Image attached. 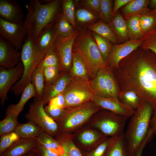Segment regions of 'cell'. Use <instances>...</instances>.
Instances as JSON below:
<instances>
[{
  "instance_id": "10",
  "label": "cell",
  "mask_w": 156,
  "mask_h": 156,
  "mask_svg": "<svg viewBox=\"0 0 156 156\" xmlns=\"http://www.w3.org/2000/svg\"><path fill=\"white\" fill-rule=\"evenodd\" d=\"M0 37L10 42L18 51L21 49L26 35L23 22L13 23L0 18Z\"/></svg>"
},
{
  "instance_id": "41",
  "label": "cell",
  "mask_w": 156,
  "mask_h": 156,
  "mask_svg": "<svg viewBox=\"0 0 156 156\" xmlns=\"http://www.w3.org/2000/svg\"><path fill=\"white\" fill-rule=\"evenodd\" d=\"M142 39L143 41L140 47L152 51L156 55V28L145 34Z\"/></svg>"
},
{
  "instance_id": "22",
  "label": "cell",
  "mask_w": 156,
  "mask_h": 156,
  "mask_svg": "<svg viewBox=\"0 0 156 156\" xmlns=\"http://www.w3.org/2000/svg\"><path fill=\"white\" fill-rule=\"evenodd\" d=\"M149 0H131L121 10L122 16L125 19L131 16L138 15L148 9Z\"/></svg>"
},
{
  "instance_id": "1",
  "label": "cell",
  "mask_w": 156,
  "mask_h": 156,
  "mask_svg": "<svg viewBox=\"0 0 156 156\" xmlns=\"http://www.w3.org/2000/svg\"><path fill=\"white\" fill-rule=\"evenodd\" d=\"M121 91H134L156 109V55L140 47L122 60L112 70Z\"/></svg>"
},
{
  "instance_id": "11",
  "label": "cell",
  "mask_w": 156,
  "mask_h": 156,
  "mask_svg": "<svg viewBox=\"0 0 156 156\" xmlns=\"http://www.w3.org/2000/svg\"><path fill=\"white\" fill-rule=\"evenodd\" d=\"M24 71L21 62L14 67L8 69L0 67V103L4 105L7 99V94L12 86L15 84L21 78Z\"/></svg>"
},
{
  "instance_id": "20",
  "label": "cell",
  "mask_w": 156,
  "mask_h": 156,
  "mask_svg": "<svg viewBox=\"0 0 156 156\" xmlns=\"http://www.w3.org/2000/svg\"><path fill=\"white\" fill-rule=\"evenodd\" d=\"M108 24L116 35L119 44L129 40L126 23L120 11L117 12L111 22Z\"/></svg>"
},
{
  "instance_id": "44",
  "label": "cell",
  "mask_w": 156,
  "mask_h": 156,
  "mask_svg": "<svg viewBox=\"0 0 156 156\" xmlns=\"http://www.w3.org/2000/svg\"><path fill=\"white\" fill-rule=\"evenodd\" d=\"M101 136L91 130L82 132L79 136V139L83 144L89 145L92 144Z\"/></svg>"
},
{
  "instance_id": "37",
  "label": "cell",
  "mask_w": 156,
  "mask_h": 156,
  "mask_svg": "<svg viewBox=\"0 0 156 156\" xmlns=\"http://www.w3.org/2000/svg\"><path fill=\"white\" fill-rule=\"evenodd\" d=\"M113 1L101 0L99 15L102 21L109 24L114 16L113 13Z\"/></svg>"
},
{
  "instance_id": "6",
  "label": "cell",
  "mask_w": 156,
  "mask_h": 156,
  "mask_svg": "<svg viewBox=\"0 0 156 156\" xmlns=\"http://www.w3.org/2000/svg\"><path fill=\"white\" fill-rule=\"evenodd\" d=\"M65 101V107L81 105L90 99L94 95L90 81L72 78L63 93Z\"/></svg>"
},
{
  "instance_id": "35",
  "label": "cell",
  "mask_w": 156,
  "mask_h": 156,
  "mask_svg": "<svg viewBox=\"0 0 156 156\" xmlns=\"http://www.w3.org/2000/svg\"><path fill=\"white\" fill-rule=\"evenodd\" d=\"M5 114V118L0 122L1 136L14 131L18 122V116L11 113Z\"/></svg>"
},
{
  "instance_id": "30",
  "label": "cell",
  "mask_w": 156,
  "mask_h": 156,
  "mask_svg": "<svg viewBox=\"0 0 156 156\" xmlns=\"http://www.w3.org/2000/svg\"><path fill=\"white\" fill-rule=\"evenodd\" d=\"M103 70L106 84L111 96L119 99L121 91L112 69L108 66Z\"/></svg>"
},
{
  "instance_id": "28",
  "label": "cell",
  "mask_w": 156,
  "mask_h": 156,
  "mask_svg": "<svg viewBox=\"0 0 156 156\" xmlns=\"http://www.w3.org/2000/svg\"><path fill=\"white\" fill-rule=\"evenodd\" d=\"M138 15L143 36L156 28V15L149 8Z\"/></svg>"
},
{
  "instance_id": "29",
  "label": "cell",
  "mask_w": 156,
  "mask_h": 156,
  "mask_svg": "<svg viewBox=\"0 0 156 156\" xmlns=\"http://www.w3.org/2000/svg\"><path fill=\"white\" fill-rule=\"evenodd\" d=\"M31 82L33 84L36 92V99L42 100L45 88L43 69L37 67L33 72Z\"/></svg>"
},
{
  "instance_id": "34",
  "label": "cell",
  "mask_w": 156,
  "mask_h": 156,
  "mask_svg": "<svg viewBox=\"0 0 156 156\" xmlns=\"http://www.w3.org/2000/svg\"><path fill=\"white\" fill-rule=\"evenodd\" d=\"M36 139L40 144L60 156L62 151V147L59 142L53 139L51 136L43 131Z\"/></svg>"
},
{
  "instance_id": "52",
  "label": "cell",
  "mask_w": 156,
  "mask_h": 156,
  "mask_svg": "<svg viewBox=\"0 0 156 156\" xmlns=\"http://www.w3.org/2000/svg\"><path fill=\"white\" fill-rule=\"evenodd\" d=\"M149 129L154 135H156V109L153 111L151 119Z\"/></svg>"
},
{
  "instance_id": "18",
  "label": "cell",
  "mask_w": 156,
  "mask_h": 156,
  "mask_svg": "<svg viewBox=\"0 0 156 156\" xmlns=\"http://www.w3.org/2000/svg\"><path fill=\"white\" fill-rule=\"evenodd\" d=\"M72 78L68 74L62 72L54 83L45 87L42 99L44 105L48 104L53 97L63 93Z\"/></svg>"
},
{
  "instance_id": "43",
  "label": "cell",
  "mask_w": 156,
  "mask_h": 156,
  "mask_svg": "<svg viewBox=\"0 0 156 156\" xmlns=\"http://www.w3.org/2000/svg\"><path fill=\"white\" fill-rule=\"evenodd\" d=\"M76 16L77 20L81 23L91 22L95 20L96 18L93 12L83 8L79 9L77 10Z\"/></svg>"
},
{
  "instance_id": "24",
  "label": "cell",
  "mask_w": 156,
  "mask_h": 156,
  "mask_svg": "<svg viewBox=\"0 0 156 156\" xmlns=\"http://www.w3.org/2000/svg\"><path fill=\"white\" fill-rule=\"evenodd\" d=\"M105 156H129L124 133L113 137Z\"/></svg>"
},
{
  "instance_id": "54",
  "label": "cell",
  "mask_w": 156,
  "mask_h": 156,
  "mask_svg": "<svg viewBox=\"0 0 156 156\" xmlns=\"http://www.w3.org/2000/svg\"><path fill=\"white\" fill-rule=\"evenodd\" d=\"M148 6H149L151 10L156 9V0H149Z\"/></svg>"
},
{
  "instance_id": "25",
  "label": "cell",
  "mask_w": 156,
  "mask_h": 156,
  "mask_svg": "<svg viewBox=\"0 0 156 156\" xmlns=\"http://www.w3.org/2000/svg\"><path fill=\"white\" fill-rule=\"evenodd\" d=\"M88 28L90 31L109 40L114 44H119L118 39L110 26L102 21L89 25Z\"/></svg>"
},
{
  "instance_id": "57",
  "label": "cell",
  "mask_w": 156,
  "mask_h": 156,
  "mask_svg": "<svg viewBox=\"0 0 156 156\" xmlns=\"http://www.w3.org/2000/svg\"><path fill=\"white\" fill-rule=\"evenodd\" d=\"M154 156H156V155Z\"/></svg>"
},
{
  "instance_id": "45",
  "label": "cell",
  "mask_w": 156,
  "mask_h": 156,
  "mask_svg": "<svg viewBox=\"0 0 156 156\" xmlns=\"http://www.w3.org/2000/svg\"><path fill=\"white\" fill-rule=\"evenodd\" d=\"M57 140L66 149L68 156H82L79 150L72 142L61 138Z\"/></svg>"
},
{
  "instance_id": "2",
  "label": "cell",
  "mask_w": 156,
  "mask_h": 156,
  "mask_svg": "<svg viewBox=\"0 0 156 156\" xmlns=\"http://www.w3.org/2000/svg\"><path fill=\"white\" fill-rule=\"evenodd\" d=\"M62 1L55 0L42 4L38 0H31L25 5L27 12L23 22L26 36L34 41L45 27L53 25L60 14L58 11Z\"/></svg>"
},
{
  "instance_id": "13",
  "label": "cell",
  "mask_w": 156,
  "mask_h": 156,
  "mask_svg": "<svg viewBox=\"0 0 156 156\" xmlns=\"http://www.w3.org/2000/svg\"><path fill=\"white\" fill-rule=\"evenodd\" d=\"M91 100L97 105L102 108L129 118L130 117L135 111L117 98L103 97L94 95Z\"/></svg>"
},
{
  "instance_id": "48",
  "label": "cell",
  "mask_w": 156,
  "mask_h": 156,
  "mask_svg": "<svg viewBox=\"0 0 156 156\" xmlns=\"http://www.w3.org/2000/svg\"><path fill=\"white\" fill-rule=\"evenodd\" d=\"M48 105L53 107L64 109L65 107V101L63 93L51 99Z\"/></svg>"
},
{
  "instance_id": "26",
  "label": "cell",
  "mask_w": 156,
  "mask_h": 156,
  "mask_svg": "<svg viewBox=\"0 0 156 156\" xmlns=\"http://www.w3.org/2000/svg\"><path fill=\"white\" fill-rule=\"evenodd\" d=\"M71 72L73 78L89 80L90 76L86 65L81 57L73 51Z\"/></svg>"
},
{
  "instance_id": "36",
  "label": "cell",
  "mask_w": 156,
  "mask_h": 156,
  "mask_svg": "<svg viewBox=\"0 0 156 156\" xmlns=\"http://www.w3.org/2000/svg\"><path fill=\"white\" fill-rule=\"evenodd\" d=\"M52 66L59 67V58L53 46L47 51L37 67L43 69Z\"/></svg>"
},
{
  "instance_id": "14",
  "label": "cell",
  "mask_w": 156,
  "mask_h": 156,
  "mask_svg": "<svg viewBox=\"0 0 156 156\" xmlns=\"http://www.w3.org/2000/svg\"><path fill=\"white\" fill-rule=\"evenodd\" d=\"M21 54L11 43L0 37V66L8 69L14 67L19 62Z\"/></svg>"
},
{
  "instance_id": "49",
  "label": "cell",
  "mask_w": 156,
  "mask_h": 156,
  "mask_svg": "<svg viewBox=\"0 0 156 156\" xmlns=\"http://www.w3.org/2000/svg\"><path fill=\"white\" fill-rule=\"evenodd\" d=\"M34 151L37 156H60L56 153L46 148L38 142Z\"/></svg>"
},
{
  "instance_id": "9",
  "label": "cell",
  "mask_w": 156,
  "mask_h": 156,
  "mask_svg": "<svg viewBox=\"0 0 156 156\" xmlns=\"http://www.w3.org/2000/svg\"><path fill=\"white\" fill-rule=\"evenodd\" d=\"M104 115L95 123L96 127L104 135L113 137L124 133L126 122L129 117L113 112Z\"/></svg>"
},
{
  "instance_id": "5",
  "label": "cell",
  "mask_w": 156,
  "mask_h": 156,
  "mask_svg": "<svg viewBox=\"0 0 156 156\" xmlns=\"http://www.w3.org/2000/svg\"><path fill=\"white\" fill-rule=\"evenodd\" d=\"M21 53L20 58L23 66V73L21 79L12 88V91L16 95L22 93L25 87L31 82L33 72L45 55L38 48L35 42L27 36Z\"/></svg>"
},
{
  "instance_id": "33",
  "label": "cell",
  "mask_w": 156,
  "mask_h": 156,
  "mask_svg": "<svg viewBox=\"0 0 156 156\" xmlns=\"http://www.w3.org/2000/svg\"><path fill=\"white\" fill-rule=\"evenodd\" d=\"M70 24L62 12L53 25L57 36L65 37L72 34L75 31Z\"/></svg>"
},
{
  "instance_id": "51",
  "label": "cell",
  "mask_w": 156,
  "mask_h": 156,
  "mask_svg": "<svg viewBox=\"0 0 156 156\" xmlns=\"http://www.w3.org/2000/svg\"><path fill=\"white\" fill-rule=\"evenodd\" d=\"M131 0H115L113 9V14L114 16L116 13L120 8L128 3Z\"/></svg>"
},
{
  "instance_id": "4",
  "label": "cell",
  "mask_w": 156,
  "mask_h": 156,
  "mask_svg": "<svg viewBox=\"0 0 156 156\" xmlns=\"http://www.w3.org/2000/svg\"><path fill=\"white\" fill-rule=\"evenodd\" d=\"M73 51L82 58L91 77L94 78L99 70L108 66L93 36L86 29L80 31L74 42Z\"/></svg>"
},
{
  "instance_id": "12",
  "label": "cell",
  "mask_w": 156,
  "mask_h": 156,
  "mask_svg": "<svg viewBox=\"0 0 156 156\" xmlns=\"http://www.w3.org/2000/svg\"><path fill=\"white\" fill-rule=\"evenodd\" d=\"M142 39L129 40L123 43L113 45L106 62L108 66L112 70L118 67L119 63L142 44Z\"/></svg>"
},
{
  "instance_id": "31",
  "label": "cell",
  "mask_w": 156,
  "mask_h": 156,
  "mask_svg": "<svg viewBox=\"0 0 156 156\" xmlns=\"http://www.w3.org/2000/svg\"><path fill=\"white\" fill-rule=\"evenodd\" d=\"M129 40H137L142 39V33L138 15L130 16L125 19Z\"/></svg>"
},
{
  "instance_id": "15",
  "label": "cell",
  "mask_w": 156,
  "mask_h": 156,
  "mask_svg": "<svg viewBox=\"0 0 156 156\" xmlns=\"http://www.w3.org/2000/svg\"><path fill=\"white\" fill-rule=\"evenodd\" d=\"M22 9L16 0H0V18L8 22L18 23L23 22Z\"/></svg>"
},
{
  "instance_id": "42",
  "label": "cell",
  "mask_w": 156,
  "mask_h": 156,
  "mask_svg": "<svg viewBox=\"0 0 156 156\" xmlns=\"http://www.w3.org/2000/svg\"><path fill=\"white\" fill-rule=\"evenodd\" d=\"M20 138L14 131L1 136L0 155Z\"/></svg>"
},
{
  "instance_id": "27",
  "label": "cell",
  "mask_w": 156,
  "mask_h": 156,
  "mask_svg": "<svg viewBox=\"0 0 156 156\" xmlns=\"http://www.w3.org/2000/svg\"><path fill=\"white\" fill-rule=\"evenodd\" d=\"M94 95L103 97H111L105 81L103 69L99 70L93 79L90 81Z\"/></svg>"
},
{
  "instance_id": "21",
  "label": "cell",
  "mask_w": 156,
  "mask_h": 156,
  "mask_svg": "<svg viewBox=\"0 0 156 156\" xmlns=\"http://www.w3.org/2000/svg\"><path fill=\"white\" fill-rule=\"evenodd\" d=\"M36 92L32 83L31 82L24 88L19 102L16 104L9 106L6 113H11L18 116L23 111L27 101L31 98L35 97Z\"/></svg>"
},
{
  "instance_id": "7",
  "label": "cell",
  "mask_w": 156,
  "mask_h": 156,
  "mask_svg": "<svg viewBox=\"0 0 156 156\" xmlns=\"http://www.w3.org/2000/svg\"><path fill=\"white\" fill-rule=\"evenodd\" d=\"M42 100L36 99L29 106L26 118L40 127L44 132L51 136L57 132L59 129L57 123L46 112Z\"/></svg>"
},
{
  "instance_id": "3",
  "label": "cell",
  "mask_w": 156,
  "mask_h": 156,
  "mask_svg": "<svg viewBox=\"0 0 156 156\" xmlns=\"http://www.w3.org/2000/svg\"><path fill=\"white\" fill-rule=\"evenodd\" d=\"M153 112L151 105L142 101L130 117L124 133L129 156H134L146 138Z\"/></svg>"
},
{
  "instance_id": "50",
  "label": "cell",
  "mask_w": 156,
  "mask_h": 156,
  "mask_svg": "<svg viewBox=\"0 0 156 156\" xmlns=\"http://www.w3.org/2000/svg\"><path fill=\"white\" fill-rule=\"evenodd\" d=\"M101 0H85L83 1L84 5L90 11L99 14Z\"/></svg>"
},
{
  "instance_id": "55",
  "label": "cell",
  "mask_w": 156,
  "mask_h": 156,
  "mask_svg": "<svg viewBox=\"0 0 156 156\" xmlns=\"http://www.w3.org/2000/svg\"><path fill=\"white\" fill-rule=\"evenodd\" d=\"M24 156H37L35 152L34 151H32L28 153Z\"/></svg>"
},
{
  "instance_id": "39",
  "label": "cell",
  "mask_w": 156,
  "mask_h": 156,
  "mask_svg": "<svg viewBox=\"0 0 156 156\" xmlns=\"http://www.w3.org/2000/svg\"><path fill=\"white\" fill-rule=\"evenodd\" d=\"M62 13L75 29L76 27L75 21V5L72 0H64L62 2Z\"/></svg>"
},
{
  "instance_id": "23",
  "label": "cell",
  "mask_w": 156,
  "mask_h": 156,
  "mask_svg": "<svg viewBox=\"0 0 156 156\" xmlns=\"http://www.w3.org/2000/svg\"><path fill=\"white\" fill-rule=\"evenodd\" d=\"M14 131L21 138H37L44 131L34 122H18Z\"/></svg>"
},
{
  "instance_id": "32",
  "label": "cell",
  "mask_w": 156,
  "mask_h": 156,
  "mask_svg": "<svg viewBox=\"0 0 156 156\" xmlns=\"http://www.w3.org/2000/svg\"><path fill=\"white\" fill-rule=\"evenodd\" d=\"M119 99L123 103L135 110L139 107L142 101L136 92L131 90L121 91Z\"/></svg>"
},
{
  "instance_id": "46",
  "label": "cell",
  "mask_w": 156,
  "mask_h": 156,
  "mask_svg": "<svg viewBox=\"0 0 156 156\" xmlns=\"http://www.w3.org/2000/svg\"><path fill=\"white\" fill-rule=\"evenodd\" d=\"M111 140H104L88 156H105Z\"/></svg>"
},
{
  "instance_id": "38",
  "label": "cell",
  "mask_w": 156,
  "mask_h": 156,
  "mask_svg": "<svg viewBox=\"0 0 156 156\" xmlns=\"http://www.w3.org/2000/svg\"><path fill=\"white\" fill-rule=\"evenodd\" d=\"M92 36L98 47L104 60L106 61L113 45L107 38L94 33Z\"/></svg>"
},
{
  "instance_id": "8",
  "label": "cell",
  "mask_w": 156,
  "mask_h": 156,
  "mask_svg": "<svg viewBox=\"0 0 156 156\" xmlns=\"http://www.w3.org/2000/svg\"><path fill=\"white\" fill-rule=\"evenodd\" d=\"M79 33L75 30L66 37L57 36L55 40L53 47L59 58L60 70L62 72L66 71L72 66L73 46Z\"/></svg>"
},
{
  "instance_id": "19",
  "label": "cell",
  "mask_w": 156,
  "mask_h": 156,
  "mask_svg": "<svg viewBox=\"0 0 156 156\" xmlns=\"http://www.w3.org/2000/svg\"><path fill=\"white\" fill-rule=\"evenodd\" d=\"M57 36L53 25L49 26L42 30L34 42L40 50L45 54L49 49L53 46Z\"/></svg>"
},
{
  "instance_id": "47",
  "label": "cell",
  "mask_w": 156,
  "mask_h": 156,
  "mask_svg": "<svg viewBox=\"0 0 156 156\" xmlns=\"http://www.w3.org/2000/svg\"><path fill=\"white\" fill-rule=\"evenodd\" d=\"M44 109L47 114L54 121L55 119L62 118L65 113L64 109L53 107L48 105Z\"/></svg>"
},
{
  "instance_id": "17",
  "label": "cell",
  "mask_w": 156,
  "mask_h": 156,
  "mask_svg": "<svg viewBox=\"0 0 156 156\" xmlns=\"http://www.w3.org/2000/svg\"><path fill=\"white\" fill-rule=\"evenodd\" d=\"M38 141L35 138H21L0 156H24L34 151Z\"/></svg>"
},
{
  "instance_id": "16",
  "label": "cell",
  "mask_w": 156,
  "mask_h": 156,
  "mask_svg": "<svg viewBox=\"0 0 156 156\" xmlns=\"http://www.w3.org/2000/svg\"><path fill=\"white\" fill-rule=\"evenodd\" d=\"M98 110V109L90 106L85 105L73 111L63 120V128L67 129L80 125Z\"/></svg>"
},
{
  "instance_id": "40",
  "label": "cell",
  "mask_w": 156,
  "mask_h": 156,
  "mask_svg": "<svg viewBox=\"0 0 156 156\" xmlns=\"http://www.w3.org/2000/svg\"><path fill=\"white\" fill-rule=\"evenodd\" d=\"M45 87H48L54 83L58 78L60 71L59 66H49L44 68Z\"/></svg>"
},
{
  "instance_id": "56",
  "label": "cell",
  "mask_w": 156,
  "mask_h": 156,
  "mask_svg": "<svg viewBox=\"0 0 156 156\" xmlns=\"http://www.w3.org/2000/svg\"><path fill=\"white\" fill-rule=\"evenodd\" d=\"M156 15V9L154 10H151Z\"/></svg>"
},
{
  "instance_id": "53",
  "label": "cell",
  "mask_w": 156,
  "mask_h": 156,
  "mask_svg": "<svg viewBox=\"0 0 156 156\" xmlns=\"http://www.w3.org/2000/svg\"><path fill=\"white\" fill-rule=\"evenodd\" d=\"M151 140L150 137L147 135L140 148L137 151L134 156H142L143 149L146 145Z\"/></svg>"
}]
</instances>
